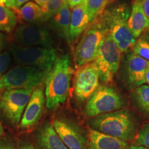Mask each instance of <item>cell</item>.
<instances>
[{
    "instance_id": "cell-14",
    "label": "cell",
    "mask_w": 149,
    "mask_h": 149,
    "mask_svg": "<svg viewBox=\"0 0 149 149\" xmlns=\"http://www.w3.org/2000/svg\"><path fill=\"white\" fill-rule=\"evenodd\" d=\"M126 72L128 84L131 88H137L146 83V73L149 68V61L135 53L128 56Z\"/></svg>"
},
{
    "instance_id": "cell-19",
    "label": "cell",
    "mask_w": 149,
    "mask_h": 149,
    "mask_svg": "<svg viewBox=\"0 0 149 149\" xmlns=\"http://www.w3.org/2000/svg\"><path fill=\"white\" fill-rule=\"evenodd\" d=\"M71 11L66 0H64V3L59 12L51 18V26L68 42L70 39V26Z\"/></svg>"
},
{
    "instance_id": "cell-17",
    "label": "cell",
    "mask_w": 149,
    "mask_h": 149,
    "mask_svg": "<svg viewBox=\"0 0 149 149\" xmlns=\"http://www.w3.org/2000/svg\"><path fill=\"white\" fill-rule=\"evenodd\" d=\"M36 141L40 149H68L51 123H46L40 128L36 135Z\"/></svg>"
},
{
    "instance_id": "cell-33",
    "label": "cell",
    "mask_w": 149,
    "mask_h": 149,
    "mask_svg": "<svg viewBox=\"0 0 149 149\" xmlns=\"http://www.w3.org/2000/svg\"><path fill=\"white\" fill-rule=\"evenodd\" d=\"M12 1L13 0H0V5L4 6L10 8Z\"/></svg>"
},
{
    "instance_id": "cell-23",
    "label": "cell",
    "mask_w": 149,
    "mask_h": 149,
    "mask_svg": "<svg viewBox=\"0 0 149 149\" xmlns=\"http://www.w3.org/2000/svg\"><path fill=\"white\" fill-rule=\"evenodd\" d=\"M112 0H86L87 10L91 22L100 16Z\"/></svg>"
},
{
    "instance_id": "cell-3",
    "label": "cell",
    "mask_w": 149,
    "mask_h": 149,
    "mask_svg": "<svg viewBox=\"0 0 149 149\" xmlns=\"http://www.w3.org/2000/svg\"><path fill=\"white\" fill-rule=\"evenodd\" d=\"M102 19L121 53L133 48L136 39L130 32L128 20L130 14L129 6L120 3L103 13Z\"/></svg>"
},
{
    "instance_id": "cell-1",
    "label": "cell",
    "mask_w": 149,
    "mask_h": 149,
    "mask_svg": "<svg viewBox=\"0 0 149 149\" xmlns=\"http://www.w3.org/2000/svg\"><path fill=\"white\" fill-rule=\"evenodd\" d=\"M72 74L69 56L57 57L44 83L46 106L48 110L55 111L66 101Z\"/></svg>"
},
{
    "instance_id": "cell-18",
    "label": "cell",
    "mask_w": 149,
    "mask_h": 149,
    "mask_svg": "<svg viewBox=\"0 0 149 149\" xmlns=\"http://www.w3.org/2000/svg\"><path fill=\"white\" fill-rule=\"evenodd\" d=\"M149 19L143 10L139 0L133 2L130 14L128 20V25L132 35L135 38H138L143 31L148 28Z\"/></svg>"
},
{
    "instance_id": "cell-36",
    "label": "cell",
    "mask_w": 149,
    "mask_h": 149,
    "mask_svg": "<svg viewBox=\"0 0 149 149\" xmlns=\"http://www.w3.org/2000/svg\"><path fill=\"white\" fill-rule=\"evenodd\" d=\"M146 82L148 84V86H149V68H148V70H147L146 71Z\"/></svg>"
},
{
    "instance_id": "cell-16",
    "label": "cell",
    "mask_w": 149,
    "mask_h": 149,
    "mask_svg": "<svg viewBox=\"0 0 149 149\" xmlns=\"http://www.w3.org/2000/svg\"><path fill=\"white\" fill-rule=\"evenodd\" d=\"M91 19L87 10L86 1L72 9L70 26V42H73L87 29Z\"/></svg>"
},
{
    "instance_id": "cell-26",
    "label": "cell",
    "mask_w": 149,
    "mask_h": 149,
    "mask_svg": "<svg viewBox=\"0 0 149 149\" xmlns=\"http://www.w3.org/2000/svg\"><path fill=\"white\" fill-rule=\"evenodd\" d=\"M135 141L139 146H144L149 149V123H146L141 128L136 137Z\"/></svg>"
},
{
    "instance_id": "cell-28",
    "label": "cell",
    "mask_w": 149,
    "mask_h": 149,
    "mask_svg": "<svg viewBox=\"0 0 149 149\" xmlns=\"http://www.w3.org/2000/svg\"><path fill=\"white\" fill-rule=\"evenodd\" d=\"M0 149H17V148L10 137H3L0 139Z\"/></svg>"
},
{
    "instance_id": "cell-8",
    "label": "cell",
    "mask_w": 149,
    "mask_h": 149,
    "mask_svg": "<svg viewBox=\"0 0 149 149\" xmlns=\"http://www.w3.org/2000/svg\"><path fill=\"white\" fill-rule=\"evenodd\" d=\"M121 53L107 30L94 60L100 71V79L104 83H109L113 80L120 67Z\"/></svg>"
},
{
    "instance_id": "cell-13",
    "label": "cell",
    "mask_w": 149,
    "mask_h": 149,
    "mask_svg": "<svg viewBox=\"0 0 149 149\" xmlns=\"http://www.w3.org/2000/svg\"><path fill=\"white\" fill-rule=\"evenodd\" d=\"M46 104L45 93L42 87H37L33 90L19 124L23 130L33 128L40 122L44 111Z\"/></svg>"
},
{
    "instance_id": "cell-22",
    "label": "cell",
    "mask_w": 149,
    "mask_h": 149,
    "mask_svg": "<svg viewBox=\"0 0 149 149\" xmlns=\"http://www.w3.org/2000/svg\"><path fill=\"white\" fill-rule=\"evenodd\" d=\"M132 97L138 109L149 117V86L141 85L136 88Z\"/></svg>"
},
{
    "instance_id": "cell-32",
    "label": "cell",
    "mask_w": 149,
    "mask_h": 149,
    "mask_svg": "<svg viewBox=\"0 0 149 149\" xmlns=\"http://www.w3.org/2000/svg\"><path fill=\"white\" fill-rule=\"evenodd\" d=\"M86 1V0H66V2L68 3L70 8L72 9L75 6H79L84 2H85Z\"/></svg>"
},
{
    "instance_id": "cell-27",
    "label": "cell",
    "mask_w": 149,
    "mask_h": 149,
    "mask_svg": "<svg viewBox=\"0 0 149 149\" xmlns=\"http://www.w3.org/2000/svg\"><path fill=\"white\" fill-rule=\"evenodd\" d=\"M11 61V55L8 51L0 53V79L8 71Z\"/></svg>"
},
{
    "instance_id": "cell-20",
    "label": "cell",
    "mask_w": 149,
    "mask_h": 149,
    "mask_svg": "<svg viewBox=\"0 0 149 149\" xmlns=\"http://www.w3.org/2000/svg\"><path fill=\"white\" fill-rule=\"evenodd\" d=\"M17 17L27 24H37L44 21L42 8L34 1H29L21 8L13 10Z\"/></svg>"
},
{
    "instance_id": "cell-15",
    "label": "cell",
    "mask_w": 149,
    "mask_h": 149,
    "mask_svg": "<svg viewBox=\"0 0 149 149\" xmlns=\"http://www.w3.org/2000/svg\"><path fill=\"white\" fill-rule=\"evenodd\" d=\"M86 149H128V144L106 134L89 128Z\"/></svg>"
},
{
    "instance_id": "cell-9",
    "label": "cell",
    "mask_w": 149,
    "mask_h": 149,
    "mask_svg": "<svg viewBox=\"0 0 149 149\" xmlns=\"http://www.w3.org/2000/svg\"><path fill=\"white\" fill-rule=\"evenodd\" d=\"M124 106V102L116 90L110 86H99L88 98L84 108V113L88 117H95L104 113L118 111Z\"/></svg>"
},
{
    "instance_id": "cell-4",
    "label": "cell",
    "mask_w": 149,
    "mask_h": 149,
    "mask_svg": "<svg viewBox=\"0 0 149 149\" xmlns=\"http://www.w3.org/2000/svg\"><path fill=\"white\" fill-rule=\"evenodd\" d=\"M49 72L36 67L17 65L10 68L0 79V91L37 88L45 83Z\"/></svg>"
},
{
    "instance_id": "cell-29",
    "label": "cell",
    "mask_w": 149,
    "mask_h": 149,
    "mask_svg": "<svg viewBox=\"0 0 149 149\" xmlns=\"http://www.w3.org/2000/svg\"><path fill=\"white\" fill-rule=\"evenodd\" d=\"M29 1L30 0H13L10 8L12 10L18 9L21 8L22 6H24L25 3L29 2Z\"/></svg>"
},
{
    "instance_id": "cell-34",
    "label": "cell",
    "mask_w": 149,
    "mask_h": 149,
    "mask_svg": "<svg viewBox=\"0 0 149 149\" xmlns=\"http://www.w3.org/2000/svg\"><path fill=\"white\" fill-rule=\"evenodd\" d=\"M48 0H34V2L40 6V7H43L48 2Z\"/></svg>"
},
{
    "instance_id": "cell-39",
    "label": "cell",
    "mask_w": 149,
    "mask_h": 149,
    "mask_svg": "<svg viewBox=\"0 0 149 149\" xmlns=\"http://www.w3.org/2000/svg\"><path fill=\"white\" fill-rule=\"evenodd\" d=\"M1 42H2V35L0 34V46H1Z\"/></svg>"
},
{
    "instance_id": "cell-37",
    "label": "cell",
    "mask_w": 149,
    "mask_h": 149,
    "mask_svg": "<svg viewBox=\"0 0 149 149\" xmlns=\"http://www.w3.org/2000/svg\"><path fill=\"white\" fill-rule=\"evenodd\" d=\"M3 127L2 124H1V123L0 122V139L1 138V136L3 135Z\"/></svg>"
},
{
    "instance_id": "cell-24",
    "label": "cell",
    "mask_w": 149,
    "mask_h": 149,
    "mask_svg": "<svg viewBox=\"0 0 149 149\" xmlns=\"http://www.w3.org/2000/svg\"><path fill=\"white\" fill-rule=\"evenodd\" d=\"M63 3L64 0H48L44 6L41 7L44 15V21L53 18L60 10Z\"/></svg>"
},
{
    "instance_id": "cell-6",
    "label": "cell",
    "mask_w": 149,
    "mask_h": 149,
    "mask_svg": "<svg viewBox=\"0 0 149 149\" xmlns=\"http://www.w3.org/2000/svg\"><path fill=\"white\" fill-rule=\"evenodd\" d=\"M33 88L11 89L0 95V117L13 126L19 125Z\"/></svg>"
},
{
    "instance_id": "cell-35",
    "label": "cell",
    "mask_w": 149,
    "mask_h": 149,
    "mask_svg": "<svg viewBox=\"0 0 149 149\" xmlns=\"http://www.w3.org/2000/svg\"><path fill=\"white\" fill-rule=\"evenodd\" d=\"M128 149H148L146 148V147L139 146V145H133V146H130Z\"/></svg>"
},
{
    "instance_id": "cell-2",
    "label": "cell",
    "mask_w": 149,
    "mask_h": 149,
    "mask_svg": "<svg viewBox=\"0 0 149 149\" xmlns=\"http://www.w3.org/2000/svg\"><path fill=\"white\" fill-rule=\"evenodd\" d=\"M91 128L123 141H129L135 137L137 124L127 110H118L93 117Z\"/></svg>"
},
{
    "instance_id": "cell-12",
    "label": "cell",
    "mask_w": 149,
    "mask_h": 149,
    "mask_svg": "<svg viewBox=\"0 0 149 149\" xmlns=\"http://www.w3.org/2000/svg\"><path fill=\"white\" fill-rule=\"evenodd\" d=\"M56 133L68 149H86L88 138L73 123L62 119L53 122Z\"/></svg>"
},
{
    "instance_id": "cell-5",
    "label": "cell",
    "mask_w": 149,
    "mask_h": 149,
    "mask_svg": "<svg viewBox=\"0 0 149 149\" xmlns=\"http://www.w3.org/2000/svg\"><path fill=\"white\" fill-rule=\"evenodd\" d=\"M10 55L19 65L36 67L49 72L57 59L54 48L40 46H24L17 44L9 48Z\"/></svg>"
},
{
    "instance_id": "cell-25",
    "label": "cell",
    "mask_w": 149,
    "mask_h": 149,
    "mask_svg": "<svg viewBox=\"0 0 149 149\" xmlns=\"http://www.w3.org/2000/svg\"><path fill=\"white\" fill-rule=\"evenodd\" d=\"M133 50L134 53L149 61V43L146 39L139 38L136 41Z\"/></svg>"
},
{
    "instance_id": "cell-31",
    "label": "cell",
    "mask_w": 149,
    "mask_h": 149,
    "mask_svg": "<svg viewBox=\"0 0 149 149\" xmlns=\"http://www.w3.org/2000/svg\"><path fill=\"white\" fill-rule=\"evenodd\" d=\"M144 13L149 19V0H139Z\"/></svg>"
},
{
    "instance_id": "cell-30",
    "label": "cell",
    "mask_w": 149,
    "mask_h": 149,
    "mask_svg": "<svg viewBox=\"0 0 149 149\" xmlns=\"http://www.w3.org/2000/svg\"><path fill=\"white\" fill-rule=\"evenodd\" d=\"M17 149H36L35 146L28 141H20L18 144Z\"/></svg>"
},
{
    "instance_id": "cell-40",
    "label": "cell",
    "mask_w": 149,
    "mask_h": 149,
    "mask_svg": "<svg viewBox=\"0 0 149 149\" xmlns=\"http://www.w3.org/2000/svg\"><path fill=\"white\" fill-rule=\"evenodd\" d=\"M148 29H149V24H148Z\"/></svg>"
},
{
    "instance_id": "cell-7",
    "label": "cell",
    "mask_w": 149,
    "mask_h": 149,
    "mask_svg": "<svg viewBox=\"0 0 149 149\" xmlns=\"http://www.w3.org/2000/svg\"><path fill=\"white\" fill-rule=\"evenodd\" d=\"M107 33L103 22L92 25L84 33L74 52V57L78 66H81L95 59L102 41Z\"/></svg>"
},
{
    "instance_id": "cell-10",
    "label": "cell",
    "mask_w": 149,
    "mask_h": 149,
    "mask_svg": "<svg viewBox=\"0 0 149 149\" xmlns=\"http://www.w3.org/2000/svg\"><path fill=\"white\" fill-rule=\"evenodd\" d=\"M100 71L95 61L79 66L74 74V92L80 102L85 101L99 87Z\"/></svg>"
},
{
    "instance_id": "cell-21",
    "label": "cell",
    "mask_w": 149,
    "mask_h": 149,
    "mask_svg": "<svg viewBox=\"0 0 149 149\" xmlns=\"http://www.w3.org/2000/svg\"><path fill=\"white\" fill-rule=\"evenodd\" d=\"M17 17L12 9L0 5V31L11 33L15 29Z\"/></svg>"
},
{
    "instance_id": "cell-11",
    "label": "cell",
    "mask_w": 149,
    "mask_h": 149,
    "mask_svg": "<svg viewBox=\"0 0 149 149\" xmlns=\"http://www.w3.org/2000/svg\"><path fill=\"white\" fill-rule=\"evenodd\" d=\"M15 43L24 46L52 48L51 34L45 28L36 24H24L16 28L13 36Z\"/></svg>"
},
{
    "instance_id": "cell-38",
    "label": "cell",
    "mask_w": 149,
    "mask_h": 149,
    "mask_svg": "<svg viewBox=\"0 0 149 149\" xmlns=\"http://www.w3.org/2000/svg\"><path fill=\"white\" fill-rule=\"evenodd\" d=\"M145 39H146L147 42L149 43V31H147L146 34H145Z\"/></svg>"
}]
</instances>
